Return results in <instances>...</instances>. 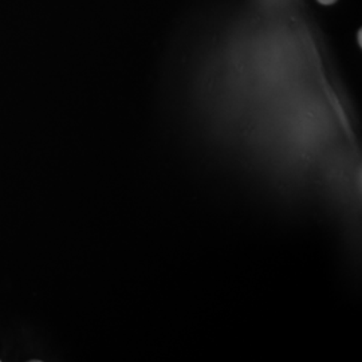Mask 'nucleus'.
Listing matches in <instances>:
<instances>
[{
  "label": "nucleus",
  "mask_w": 362,
  "mask_h": 362,
  "mask_svg": "<svg viewBox=\"0 0 362 362\" xmlns=\"http://www.w3.org/2000/svg\"><path fill=\"white\" fill-rule=\"evenodd\" d=\"M321 4H333L336 3L337 0H318Z\"/></svg>",
  "instance_id": "f257e3e1"
},
{
  "label": "nucleus",
  "mask_w": 362,
  "mask_h": 362,
  "mask_svg": "<svg viewBox=\"0 0 362 362\" xmlns=\"http://www.w3.org/2000/svg\"><path fill=\"white\" fill-rule=\"evenodd\" d=\"M358 43H360V46H361V31H358Z\"/></svg>",
  "instance_id": "f03ea898"
}]
</instances>
